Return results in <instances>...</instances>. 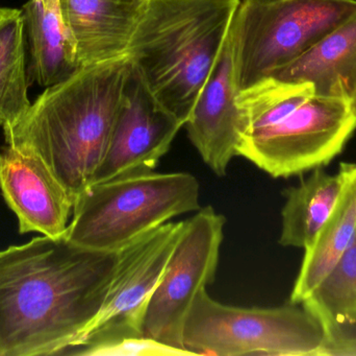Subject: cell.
<instances>
[{
  "label": "cell",
  "mask_w": 356,
  "mask_h": 356,
  "mask_svg": "<svg viewBox=\"0 0 356 356\" xmlns=\"http://www.w3.org/2000/svg\"><path fill=\"white\" fill-rule=\"evenodd\" d=\"M321 356H356V321L328 326Z\"/></svg>",
  "instance_id": "cell-21"
},
{
  "label": "cell",
  "mask_w": 356,
  "mask_h": 356,
  "mask_svg": "<svg viewBox=\"0 0 356 356\" xmlns=\"http://www.w3.org/2000/svg\"><path fill=\"white\" fill-rule=\"evenodd\" d=\"M356 130V105L314 95L270 127L246 132L236 156L273 178H289L334 160Z\"/></svg>",
  "instance_id": "cell-7"
},
{
  "label": "cell",
  "mask_w": 356,
  "mask_h": 356,
  "mask_svg": "<svg viewBox=\"0 0 356 356\" xmlns=\"http://www.w3.org/2000/svg\"><path fill=\"white\" fill-rule=\"evenodd\" d=\"M81 67L127 54L145 0H60Z\"/></svg>",
  "instance_id": "cell-13"
},
{
  "label": "cell",
  "mask_w": 356,
  "mask_h": 356,
  "mask_svg": "<svg viewBox=\"0 0 356 356\" xmlns=\"http://www.w3.org/2000/svg\"><path fill=\"white\" fill-rule=\"evenodd\" d=\"M22 10L0 8V127L14 125L31 108L25 67Z\"/></svg>",
  "instance_id": "cell-18"
},
{
  "label": "cell",
  "mask_w": 356,
  "mask_h": 356,
  "mask_svg": "<svg viewBox=\"0 0 356 356\" xmlns=\"http://www.w3.org/2000/svg\"><path fill=\"white\" fill-rule=\"evenodd\" d=\"M184 222L154 228L117 253V263L99 313L76 342L63 353L122 334H142L146 305L184 231Z\"/></svg>",
  "instance_id": "cell-9"
},
{
  "label": "cell",
  "mask_w": 356,
  "mask_h": 356,
  "mask_svg": "<svg viewBox=\"0 0 356 356\" xmlns=\"http://www.w3.org/2000/svg\"><path fill=\"white\" fill-rule=\"evenodd\" d=\"M240 0H145L127 56L154 98L186 125Z\"/></svg>",
  "instance_id": "cell-3"
},
{
  "label": "cell",
  "mask_w": 356,
  "mask_h": 356,
  "mask_svg": "<svg viewBox=\"0 0 356 356\" xmlns=\"http://www.w3.org/2000/svg\"><path fill=\"white\" fill-rule=\"evenodd\" d=\"M356 10V0H240L232 31L240 92L302 56Z\"/></svg>",
  "instance_id": "cell-6"
},
{
  "label": "cell",
  "mask_w": 356,
  "mask_h": 356,
  "mask_svg": "<svg viewBox=\"0 0 356 356\" xmlns=\"http://www.w3.org/2000/svg\"><path fill=\"white\" fill-rule=\"evenodd\" d=\"M184 123L150 91L129 61V70L104 160L93 183L133 171H154Z\"/></svg>",
  "instance_id": "cell-10"
},
{
  "label": "cell",
  "mask_w": 356,
  "mask_h": 356,
  "mask_svg": "<svg viewBox=\"0 0 356 356\" xmlns=\"http://www.w3.org/2000/svg\"><path fill=\"white\" fill-rule=\"evenodd\" d=\"M116 263L65 236L0 251V356L62 355L99 313Z\"/></svg>",
  "instance_id": "cell-1"
},
{
  "label": "cell",
  "mask_w": 356,
  "mask_h": 356,
  "mask_svg": "<svg viewBox=\"0 0 356 356\" xmlns=\"http://www.w3.org/2000/svg\"><path fill=\"white\" fill-rule=\"evenodd\" d=\"M0 189L21 234L65 236L74 202L35 153L10 144L0 150Z\"/></svg>",
  "instance_id": "cell-12"
},
{
  "label": "cell",
  "mask_w": 356,
  "mask_h": 356,
  "mask_svg": "<svg viewBox=\"0 0 356 356\" xmlns=\"http://www.w3.org/2000/svg\"><path fill=\"white\" fill-rule=\"evenodd\" d=\"M270 77L307 82L315 95L345 98L356 105V10L315 45Z\"/></svg>",
  "instance_id": "cell-14"
},
{
  "label": "cell",
  "mask_w": 356,
  "mask_h": 356,
  "mask_svg": "<svg viewBox=\"0 0 356 356\" xmlns=\"http://www.w3.org/2000/svg\"><path fill=\"white\" fill-rule=\"evenodd\" d=\"M68 355L81 356H191L190 351L177 348L141 334H122L88 343Z\"/></svg>",
  "instance_id": "cell-20"
},
{
  "label": "cell",
  "mask_w": 356,
  "mask_h": 356,
  "mask_svg": "<svg viewBox=\"0 0 356 356\" xmlns=\"http://www.w3.org/2000/svg\"><path fill=\"white\" fill-rule=\"evenodd\" d=\"M200 209L188 173L133 171L91 184L73 205L65 238L87 250L118 253L154 228Z\"/></svg>",
  "instance_id": "cell-4"
},
{
  "label": "cell",
  "mask_w": 356,
  "mask_h": 356,
  "mask_svg": "<svg viewBox=\"0 0 356 356\" xmlns=\"http://www.w3.org/2000/svg\"><path fill=\"white\" fill-rule=\"evenodd\" d=\"M325 330L302 304L243 309L199 291L184 322V348L193 355L321 356Z\"/></svg>",
  "instance_id": "cell-5"
},
{
  "label": "cell",
  "mask_w": 356,
  "mask_h": 356,
  "mask_svg": "<svg viewBox=\"0 0 356 356\" xmlns=\"http://www.w3.org/2000/svg\"><path fill=\"white\" fill-rule=\"evenodd\" d=\"M129 70L127 54L83 66L50 86L14 125L6 144L35 153L75 202L104 160Z\"/></svg>",
  "instance_id": "cell-2"
},
{
  "label": "cell",
  "mask_w": 356,
  "mask_h": 356,
  "mask_svg": "<svg viewBox=\"0 0 356 356\" xmlns=\"http://www.w3.org/2000/svg\"><path fill=\"white\" fill-rule=\"evenodd\" d=\"M22 14L31 52L29 84L50 87L81 68L60 0H29Z\"/></svg>",
  "instance_id": "cell-15"
},
{
  "label": "cell",
  "mask_w": 356,
  "mask_h": 356,
  "mask_svg": "<svg viewBox=\"0 0 356 356\" xmlns=\"http://www.w3.org/2000/svg\"><path fill=\"white\" fill-rule=\"evenodd\" d=\"M302 304L324 328L356 321V235Z\"/></svg>",
  "instance_id": "cell-19"
},
{
  "label": "cell",
  "mask_w": 356,
  "mask_h": 356,
  "mask_svg": "<svg viewBox=\"0 0 356 356\" xmlns=\"http://www.w3.org/2000/svg\"><path fill=\"white\" fill-rule=\"evenodd\" d=\"M226 219L211 206L184 221L164 272L150 296L142 320V334L184 349V322L199 291L215 281Z\"/></svg>",
  "instance_id": "cell-8"
},
{
  "label": "cell",
  "mask_w": 356,
  "mask_h": 356,
  "mask_svg": "<svg viewBox=\"0 0 356 356\" xmlns=\"http://www.w3.org/2000/svg\"><path fill=\"white\" fill-rule=\"evenodd\" d=\"M345 182L346 171L341 163L334 175L317 167L299 185L286 190L280 245L309 248L336 207Z\"/></svg>",
  "instance_id": "cell-17"
},
{
  "label": "cell",
  "mask_w": 356,
  "mask_h": 356,
  "mask_svg": "<svg viewBox=\"0 0 356 356\" xmlns=\"http://www.w3.org/2000/svg\"><path fill=\"white\" fill-rule=\"evenodd\" d=\"M238 94L230 29L217 63L184 125L193 146L205 164L219 177L226 175L245 132Z\"/></svg>",
  "instance_id": "cell-11"
},
{
  "label": "cell",
  "mask_w": 356,
  "mask_h": 356,
  "mask_svg": "<svg viewBox=\"0 0 356 356\" xmlns=\"http://www.w3.org/2000/svg\"><path fill=\"white\" fill-rule=\"evenodd\" d=\"M346 182L338 203L313 244L305 250L290 302L300 304L349 248L356 235V164L343 162Z\"/></svg>",
  "instance_id": "cell-16"
}]
</instances>
